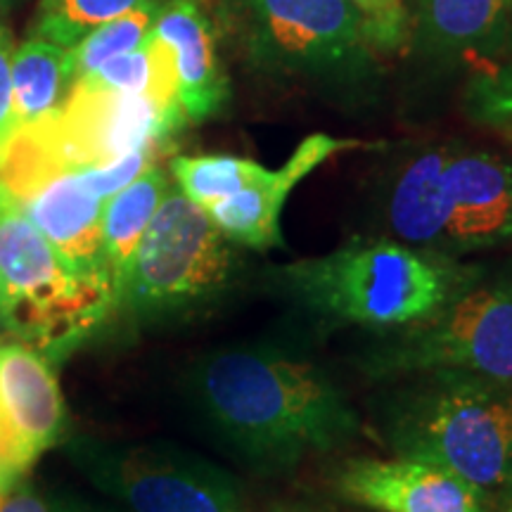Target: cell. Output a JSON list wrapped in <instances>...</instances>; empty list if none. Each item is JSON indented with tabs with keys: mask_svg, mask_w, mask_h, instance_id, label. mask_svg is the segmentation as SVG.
Instances as JSON below:
<instances>
[{
	"mask_svg": "<svg viewBox=\"0 0 512 512\" xmlns=\"http://www.w3.org/2000/svg\"><path fill=\"white\" fill-rule=\"evenodd\" d=\"M185 394L211 434L261 475L337 451L361 430L328 370L280 347L209 351L190 366Z\"/></svg>",
	"mask_w": 512,
	"mask_h": 512,
	"instance_id": "cell-1",
	"label": "cell"
},
{
	"mask_svg": "<svg viewBox=\"0 0 512 512\" xmlns=\"http://www.w3.org/2000/svg\"><path fill=\"white\" fill-rule=\"evenodd\" d=\"M273 290L313 318L375 332L413 328L482 278L458 256L375 235L273 268Z\"/></svg>",
	"mask_w": 512,
	"mask_h": 512,
	"instance_id": "cell-2",
	"label": "cell"
},
{
	"mask_svg": "<svg viewBox=\"0 0 512 512\" xmlns=\"http://www.w3.org/2000/svg\"><path fill=\"white\" fill-rule=\"evenodd\" d=\"M375 422L382 444L425 460L479 489H512V387L430 370L387 380Z\"/></svg>",
	"mask_w": 512,
	"mask_h": 512,
	"instance_id": "cell-3",
	"label": "cell"
},
{
	"mask_svg": "<svg viewBox=\"0 0 512 512\" xmlns=\"http://www.w3.org/2000/svg\"><path fill=\"white\" fill-rule=\"evenodd\" d=\"M235 245L209 214L169 188L133 256L112 311L136 325L174 323L219 304L238 275Z\"/></svg>",
	"mask_w": 512,
	"mask_h": 512,
	"instance_id": "cell-4",
	"label": "cell"
},
{
	"mask_svg": "<svg viewBox=\"0 0 512 512\" xmlns=\"http://www.w3.org/2000/svg\"><path fill=\"white\" fill-rule=\"evenodd\" d=\"M247 57L275 79L363 98L380 83L377 50L347 0H242Z\"/></svg>",
	"mask_w": 512,
	"mask_h": 512,
	"instance_id": "cell-5",
	"label": "cell"
},
{
	"mask_svg": "<svg viewBox=\"0 0 512 512\" xmlns=\"http://www.w3.org/2000/svg\"><path fill=\"white\" fill-rule=\"evenodd\" d=\"M373 380L456 370L512 387V278L477 280L432 318L377 337L358 358Z\"/></svg>",
	"mask_w": 512,
	"mask_h": 512,
	"instance_id": "cell-6",
	"label": "cell"
},
{
	"mask_svg": "<svg viewBox=\"0 0 512 512\" xmlns=\"http://www.w3.org/2000/svg\"><path fill=\"white\" fill-rule=\"evenodd\" d=\"M0 328L36 339L43 349L93 328L112 311L107 283L74 273L57 249L0 190Z\"/></svg>",
	"mask_w": 512,
	"mask_h": 512,
	"instance_id": "cell-7",
	"label": "cell"
},
{
	"mask_svg": "<svg viewBox=\"0 0 512 512\" xmlns=\"http://www.w3.org/2000/svg\"><path fill=\"white\" fill-rule=\"evenodd\" d=\"M74 463L131 512H247L242 484L221 465L171 444H74Z\"/></svg>",
	"mask_w": 512,
	"mask_h": 512,
	"instance_id": "cell-8",
	"label": "cell"
},
{
	"mask_svg": "<svg viewBox=\"0 0 512 512\" xmlns=\"http://www.w3.org/2000/svg\"><path fill=\"white\" fill-rule=\"evenodd\" d=\"M183 124L152 93H114L86 81H74L62 105L50 112L69 169L102 166L140 147L166 145Z\"/></svg>",
	"mask_w": 512,
	"mask_h": 512,
	"instance_id": "cell-9",
	"label": "cell"
},
{
	"mask_svg": "<svg viewBox=\"0 0 512 512\" xmlns=\"http://www.w3.org/2000/svg\"><path fill=\"white\" fill-rule=\"evenodd\" d=\"M335 489L375 512H489L486 491L415 458H354L339 467Z\"/></svg>",
	"mask_w": 512,
	"mask_h": 512,
	"instance_id": "cell-10",
	"label": "cell"
},
{
	"mask_svg": "<svg viewBox=\"0 0 512 512\" xmlns=\"http://www.w3.org/2000/svg\"><path fill=\"white\" fill-rule=\"evenodd\" d=\"M446 254L512 240V164L489 150L451 145L444 169Z\"/></svg>",
	"mask_w": 512,
	"mask_h": 512,
	"instance_id": "cell-11",
	"label": "cell"
},
{
	"mask_svg": "<svg viewBox=\"0 0 512 512\" xmlns=\"http://www.w3.org/2000/svg\"><path fill=\"white\" fill-rule=\"evenodd\" d=\"M368 147V143L354 138H335L328 133H313L294 147L292 157L280 169H268L266 176L254 185H247L235 195L209 204L207 214L223 238L233 245L266 252V249L283 247L280 233V216H283L287 197L292 190L311 176L320 164H325L339 152Z\"/></svg>",
	"mask_w": 512,
	"mask_h": 512,
	"instance_id": "cell-12",
	"label": "cell"
},
{
	"mask_svg": "<svg viewBox=\"0 0 512 512\" xmlns=\"http://www.w3.org/2000/svg\"><path fill=\"white\" fill-rule=\"evenodd\" d=\"M27 219L41 230L43 238L57 249L74 273L88 280L107 283L102 259V209L105 200L81 183L76 169H64L43 178L15 200Z\"/></svg>",
	"mask_w": 512,
	"mask_h": 512,
	"instance_id": "cell-13",
	"label": "cell"
},
{
	"mask_svg": "<svg viewBox=\"0 0 512 512\" xmlns=\"http://www.w3.org/2000/svg\"><path fill=\"white\" fill-rule=\"evenodd\" d=\"M152 34L166 43L174 60L178 102L185 119L202 124L221 114L230 86L216 48L214 24L200 0H169Z\"/></svg>",
	"mask_w": 512,
	"mask_h": 512,
	"instance_id": "cell-14",
	"label": "cell"
},
{
	"mask_svg": "<svg viewBox=\"0 0 512 512\" xmlns=\"http://www.w3.org/2000/svg\"><path fill=\"white\" fill-rule=\"evenodd\" d=\"M0 406L15 437L24 470L60 439L64 399L41 351L15 342L0 347Z\"/></svg>",
	"mask_w": 512,
	"mask_h": 512,
	"instance_id": "cell-15",
	"label": "cell"
},
{
	"mask_svg": "<svg viewBox=\"0 0 512 512\" xmlns=\"http://www.w3.org/2000/svg\"><path fill=\"white\" fill-rule=\"evenodd\" d=\"M451 145H420L394 166L382 197L384 235L446 254L444 169Z\"/></svg>",
	"mask_w": 512,
	"mask_h": 512,
	"instance_id": "cell-16",
	"label": "cell"
},
{
	"mask_svg": "<svg viewBox=\"0 0 512 512\" xmlns=\"http://www.w3.org/2000/svg\"><path fill=\"white\" fill-rule=\"evenodd\" d=\"M508 12L510 0H418L413 46L437 64L494 57L505 50Z\"/></svg>",
	"mask_w": 512,
	"mask_h": 512,
	"instance_id": "cell-17",
	"label": "cell"
},
{
	"mask_svg": "<svg viewBox=\"0 0 512 512\" xmlns=\"http://www.w3.org/2000/svg\"><path fill=\"white\" fill-rule=\"evenodd\" d=\"M171 181L159 164L145 169L136 181L105 200L102 209V259L112 283V304L124 285L136 249L152 216L169 192Z\"/></svg>",
	"mask_w": 512,
	"mask_h": 512,
	"instance_id": "cell-18",
	"label": "cell"
},
{
	"mask_svg": "<svg viewBox=\"0 0 512 512\" xmlns=\"http://www.w3.org/2000/svg\"><path fill=\"white\" fill-rule=\"evenodd\" d=\"M69 86L67 48L41 36H29L12 55V112L15 126L48 117L62 105Z\"/></svg>",
	"mask_w": 512,
	"mask_h": 512,
	"instance_id": "cell-19",
	"label": "cell"
},
{
	"mask_svg": "<svg viewBox=\"0 0 512 512\" xmlns=\"http://www.w3.org/2000/svg\"><path fill=\"white\" fill-rule=\"evenodd\" d=\"M166 3L169 0H145L136 8L126 10L124 15L107 19L88 31L86 36H81L72 48H67L69 81L74 83L81 76L91 74L93 69H98L102 62L112 60V57L143 48Z\"/></svg>",
	"mask_w": 512,
	"mask_h": 512,
	"instance_id": "cell-20",
	"label": "cell"
},
{
	"mask_svg": "<svg viewBox=\"0 0 512 512\" xmlns=\"http://www.w3.org/2000/svg\"><path fill=\"white\" fill-rule=\"evenodd\" d=\"M266 171V166L254 159L233 155H181L171 159V176H174L178 190L188 200L200 204L202 209L261 181Z\"/></svg>",
	"mask_w": 512,
	"mask_h": 512,
	"instance_id": "cell-21",
	"label": "cell"
},
{
	"mask_svg": "<svg viewBox=\"0 0 512 512\" xmlns=\"http://www.w3.org/2000/svg\"><path fill=\"white\" fill-rule=\"evenodd\" d=\"M463 102L475 124L512 140V62L477 57Z\"/></svg>",
	"mask_w": 512,
	"mask_h": 512,
	"instance_id": "cell-22",
	"label": "cell"
},
{
	"mask_svg": "<svg viewBox=\"0 0 512 512\" xmlns=\"http://www.w3.org/2000/svg\"><path fill=\"white\" fill-rule=\"evenodd\" d=\"M145 0H41L36 34L62 48H72L81 36L107 19L124 15Z\"/></svg>",
	"mask_w": 512,
	"mask_h": 512,
	"instance_id": "cell-23",
	"label": "cell"
},
{
	"mask_svg": "<svg viewBox=\"0 0 512 512\" xmlns=\"http://www.w3.org/2000/svg\"><path fill=\"white\" fill-rule=\"evenodd\" d=\"M363 34L377 53H396L411 38V22L403 0H347Z\"/></svg>",
	"mask_w": 512,
	"mask_h": 512,
	"instance_id": "cell-24",
	"label": "cell"
},
{
	"mask_svg": "<svg viewBox=\"0 0 512 512\" xmlns=\"http://www.w3.org/2000/svg\"><path fill=\"white\" fill-rule=\"evenodd\" d=\"M162 150L164 145H147L140 147V150L128 152L124 157L114 159L110 164L81 166V169H76V174H79L81 183L86 185L93 195H98L100 200H110L112 195L124 190L128 183L136 181L145 169L157 164V157L162 155Z\"/></svg>",
	"mask_w": 512,
	"mask_h": 512,
	"instance_id": "cell-25",
	"label": "cell"
},
{
	"mask_svg": "<svg viewBox=\"0 0 512 512\" xmlns=\"http://www.w3.org/2000/svg\"><path fill=\"white\" fill-rule=\"evenodd\" d=\"M12 55H15L12 34L0 22V155L17 131L15 112H12Z\"/></svg>",
	"mask_w": 512,
	"mask_h": 512,
	"instance_id": "cell-26",
	"label": "cell"
},
{
	"mask_svg": "<svg viewBox=\"0 0 512 512\" xmlns=\"http://www.w3.org/2000/svg\"><path fill=\"white\" fill-rule=\"evenodd\" d=\"M0 512H60V503L48 501L29 482L19 479L0 494Z\"/></svg>",
	"mask_w": 512,
	"mask_h": 512,
	"instance_id": "cell-27",
	"label": "cell"
},
{
	"mask_svg": "<svg viewBox=\"0 0 512 512\" xmlns=\"http://www.w3.org/2000/svg\"><path fill=\"white\" fill-rule=\"evenodd\" d=\"M22 475H24V470H22V465L17 463L12 448L0 441V494H3L5 489H10L15 482H19Z\"/></svg>",
	"mask_w": 512,
	"mask_h": 512,
	"instance_id": "cell-28",
	"label": "cell"
},
{
	"mask_svg": "<svg viewBox=\"0 0 512 512\" xmlns=\"http://www.w3.org/2000/svg\"><path fill=\"white\" fill-rule=\"evenodd\" d=\"M259 512H332V510L320 508V505H311V503H275Z\"/></svg>",
	"mask_w": 512,
	"mask_h": 512,
	"instance_id": "cell-29",
	"label": "cell"
},
{
	"mask_svg": "<svg viewBox=\"0 0 512 512\" xmlns=\"http://www.w3.org/2000/svg\"><path fill=\"white\" fill-rule=\"evenodd\" d=\"M0 441H3V444H8V446L12 448V453H15L17 463L22 465V460H19V456H17L15 437H12V430H10V425H8V418H5V413H3V406H0ZM22 470H24V465H22ZM24 472H27V470H24Z\"/></svg>",
	"mask_w": 512,
	"mask_h": 512,
	"instance_id": "cell-30",
	"label": "cell"
},
{
	"mask_svg": "<svg viewBox=\"0 0 512 512\" xmlns=\"http://www.w3.org/2000/svg\"><path fill=\"white\" fill-rule=\"evenodd\" d=\"M60 503V512H105L100 508H93L88 503H79V501H57Z\"/></svg>",
	"mask_w": 512,
	"mask_h": 512,
	"instance_id": "cell-31",
	"label": "cell"
},
{
	"mask_svg": "<svg viewBox=\"0 0 512 512\" xmlns=\"http://www.w3.org/2000/svg\"><path fill=\"white\" fill-rule=\"evenodd\" d=\"M221 8L226 15L230 17H240V10H242V0H219Z\"/></svg>",
	"mask_w": 512,
	"mask_h": 512,
	"instance_id": "cell-32",
	"label": "cell"
},
{
	"mask_svg": "<svg viewBox=\"0 0 512 512\" xmlns=\"http://www.w3.org/2000/svg\"><path fill=\"white\" fill-rule=\"evenodd\" d=\"M505 48L512 53V0H510V12H508V38H505Z\"/></svg>",
	"mask_w": 512,
	"mask_h": 512,
	"instance_id": "cell-33",
	"label": "cell"
},
{
	"mask_svg": "<svg viewBox=\"0 0 512 512\" xmlns=\"http://www.w3.org/2000/svg\"><path fill=\"white\" fill-rule=\"evenodd\" d=\"M12 3H15V0H0V8H8Z\"/></svg>",
	"mask_w": 512,
	"mask_h": 512,
	"instance_id": "cell-34",
	"label": "cell"
},
{
	"mask_svg": "<svg viewBox=\"0 0 512 512\" xmlns=\"http://www.w3.org/2000/svg\"><path fill=\"white\" fill-rule=\"evenodd\" d=\"M0 309H3V287H0Z\"/></svg>",
	"mask_w": 512,
	"mask_h": 512,
	"instance_id": "cell-35",
	"label": "cell"
},
{
	"mask_svg": "<svg viewBox=\"0 0 512 512\" xmlns=\"http://www.w3.org/2000/svg\"><path fill=\"white\" fill-rule=\"evenodd\" d=\"M503 512H512V501L508 503V505H505V510Z\"/></svg>",
	"mask_w": 512,
	"mask_h": 512,
	"instance_id": "cell-36",
	"label": "cell"
}]
</instances>
